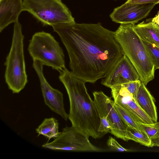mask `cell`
Returning a JSON list of instances; mask_svg holds the SVG:
<instances>
[{
  "label": "cell",
  "mask_w": 159,
  "mask_h": 159,
  "mask_svg": "<svg viewBox=\"0 0 159 159\" xmlns=\"http://www.w3.org/2000/svg\"><path fill=\"white\" fill-rule=\"evenodd\" d=\"M108 147L115 151L124 152L128 151L129 150L122 146L117 141L111 137H109L107 142Z\"/></svg>",
  "instance_id": "obj_23"
},
{
  "label": "cell",
  "mask_w": 159,
  "mask_h": 159,
  "mask_svg": "<svg viewBox=\"0 0 159 159\" xmlns=\"http://www.w3.org/2000/svg\"><path fill=\"white\" fill-rule=\"evenodd\" d=\"M114 106L121 118L128 126L138 130H144L140 125L139 122L133 115L115 103Z\"/></svg>",
  "instance_id": "obj_19"
},
{
  "label": "cell",
  "mask_w": 159,
  "mask_h": 159,
  "mask_svg": "<svg viewBox=\"0 0 159 159\" xmlns=\"http://www.w3.org/2000/svg\"><path fill=\"white\" fill-rule=\"evenodd\" d=\"M151 21L154 22L159 27V11L155 16L152 18Z\"/></svg>",
  "instance_id": "obj_25"
},
{
  "label": "cell",
  "mask_w": 159,
  "mask_h": 159,
  "mask_svg": "<svg viewBox=\"0 0 159 159\" xmlns=\"http://www.w3.org/2000/svg\"><path fill=\"white\" fill-rule=\"evenodd\" d=\"M93 94L100 117L106 116L110 123L111 134L117 138L128 141V126L116 110L114 101L101 91H94Z\"/></svg>",
  "instance_id": "obj_8"
},
{
  "label": "cell",
  "mask_w": 159,
  "mask_h": 159,
  "mask_svg": "<svg viewBox=\"0 0 159 159\" xmlns=\"http://www.w3.org/2000/svg\"><path fill=\"white\" fill-rule=\"evenodd\" d=\"M139 124L151 140L153 146L159 147V121L150 124Z\"/></svg>",
  "instance_id": "obj_18"
},
{
  "label": "cell",
  "mask_w": 159,
  "mask_h": 159,
  "mask_svg": "<svg viewBox=\"0 0 159 159\" xmlns=\"http://www.w3.org/2000/svg\"><path fill=\"white\" fill-rule=\"evenodd\" d=\"M155 5L151 3L134 4L126 2L115 8L110 17L113 21L116 23L135 24L147 17Z\"/></svg>",
  "instance_id": "obj_10"
},
{
  "label": "cell",
  "mask_w": 159,
  "mask_h": 159,
  "mask_svg": "<svg viewBox=\"0 0 159 159\" xmlns=\"http://www.w3.org/2000/svg\"><path fill=\"white\" fill-rule=\"evenodd\" d=\"M43 66L39 61L33 60V66L39 78L44 102L52 111L67 120L69 118V114L64 108L63 94L58 90L53 88L48 83L43 74Z\"/></svg>",
  "instance_id": "obj_9"
},
{
  "label": "cell",
  "mask_w": 159,
  "mask_h": 159,
  "mask_svg": "<svg viewBox=\"0 0 159 159\" xmlns=\"http://www.w3.org/2000/svg\"><path fill=\"white\" fill-rule=\"evenodd\" d=\"M140 80L137 70L125 54L108 75L102 80L101 83L111 88L114 86Z\"/></svg>",
  "instance_id": "obj_11"
},
{
  "label": "cell",
  "mask_w": 159,
  "mask_h": 159,
  "mask_svg": "<svg viewBox=\"0 0 159 159\" xmlns=\"http://www.w3.org/2000/svg\"><path fill=\"white\" fill-rule=\"evenodd\" d=\"M24 36L22 26L14 23L10 50L5 63V81L13 93H18L28 82L24 52Z\"/></svg>",
  "instance_id": "obj_4"
},
{
  "label": "cell",
  "mask_w": 159,
  "mask_h": 159,
  "mask_svg": "<svg viewBox=\"0 0 159 159\" xmlns=\"http://www.w3.org/2000/svg\"><path fill=\"white\" fill-rule=\"evenodd\" d=\"M111 126L110 123L106 116L100 117V122L98 131L105 134L110 132Z\"/></svg>",
  "instance_id": "obj_22"
},
{
  "label": "cell",
  "mask_w": 159,
  "mask_h": 159,
  "mask_svg": "<svg viewBox=\"0 0 159 159\" xmlns=\"http://www.w3.org/2000/svg\"><path fill=\"white\" fill-rule=\"evenodd\" d=\"M89 136L72 125L66 127L52 142L43 144L42 147L57 151L101 152L105 151L92 144Z\"/></svg>",
  "instance_id": "obj_7"
},
{
  "label": "cell",
  "mask_w": 159,
  "mask_h": 159,
  "mask_svg": "<svg viewBox=\"0 0 159 159\" xmlns=\"http://www.w3.org/2000/svg\"><path fill=\"white\" fill-rule=\"evenodd\" d=\"M111 89L112 97L116 104L133 115L139 122L146 124L153 123L123 84L115 85Z\"/></svg>",
  "instance_id": "obj_12"
},
{
  "label": "cell",
  "mask_w": 159,
  "mask_h": 159,
  "mask_svg": "<svg viewBox=\"0 0 159 159\" xmlns=\"http://www.w3.org/2000/svg\"><path fill=\"white\" fill-rule=\"evenodd\" d=\"M149 56L155 69H159V46L143 40Z\"/></svg>",
  "instance_id": "obj_20"
},
{
  "label": "cell",
  "mask_w": 159,
  "mask_h": 159,
  "mask_svg": "<svg viewBox=\"0 0 159 159\" xmlns=\"http://www.w3.org/2000/svg\"><path fill=\"white\" fill-rule=\"evenodd\" d=\"M23 11L22 0L0 1V31L10 24L18 21L19 16Z\"/></svg>",
  "instance_id": "obj_13"
},
{
  "label": "cell",
  "mask_w": 159,
  "mask_h": 159,
  "mask_svg": "<svg viewBox=\"0 0 159 159\" xmlns=\"http://www.w3.org/2000/svg\"><path fill=\"white\" fill-rule=\"evenodd\" d=\"M141 82L140 80L123 84L131 94L136 102L138 89Z\"/></svg>",
  "instance_id": "obj_21"
},
{
  "label": "cell",
  "mask_w": 159,
  "mask_h": 159,
  "mask_svg": "<svg viewBox=\"0 0 159 159\" xmlns=\"http://www.w3.org/2000/svg\"><path fill=\"white\" fill-rule=\"evenodd\" d=\"M127 2L139 4L151 3L155 5L159 3V0H127Z\"/></svg>",
  "instance_id": "obj_24"
},
{
  "label": "cell",
  "mask_w": 159,
  "mask_h": 159,
  "mask_svg": "<svg viewBox=\"0 0 159 159\" xmlns=\"http://www.w3.org/2000/svg\"><path fill=\"white\" fill-rule=\"evenodd\" d=\"M1 0H0V1H1Z\"/></svg>",
  "instance_id": "obj_26"
},
{
  "label": "cell",
  "mask_w": 159,
  "mask_h": 159,
  "mask_svg": "<svg viewBox=\"0 0 159 159\" xmlns=\"http://www.w3.org/2000/svg\"><path fill=\"white\" fill-rule=\"evenodd\" d=\"M28 50L33 60L51 67L59 72L66 68L63 50L59 43L50 33H35L29 41Z\"/></svg>",
  "instance_id": "obj_5"
},
{
  "label": "cell",
  "mask_w": 159,
  "mask_h": 159,
  "mask_svg": "<svg viewBox=\"0 0 159 159\" xmlns=\"http://www.w3.org/2000/svg\"><path fill=\"white\" fill-rule=\"evenodd\" d=\"M65 46L71 74L86 82L104 78L125 55L113 32L97 24L52 26Z\"/></svg>",
  "instance_id": "obj_1"
},
{
  "label": "cell",
  "mask_w": 159,
  "mask_h": 159,
  "mask_svg": "<svg viewBox=\"0 0 159 159\" xmlns=\"http://www.w3.org/2000/svg\"><path fill=\"white\" fill-rule=\"evenodd\" d=\"M129 140H132L148 147H153L152 142L144 130H139L128 126Z\"/></svg>",
  "instance_id": "obj_17"
},
{
  "label": "cell",
  "mask_w": 159,
  "mask_h": 159,
  "mask_svg": "<svg viewBox=\"0 0 159 159\" xmlns=\"http://www.w3.org/2000/svg\"><path fill=\"white\" fill-rule=\"evenodd\" d=\"M134 25L120 24L115 31V37L137 70L141 81L146 85L154 79L155 69L142 40L134 29Z\"/></svg>",
  "instance_id": "obj_3"
},
{
  "label": "cell",
  "mask_w": 159,
  "mask_h": 159,
  "mask_svg": "<svg viewBox=\"0 0 159 159\" xmlns=\"http://www.w3.org/2000/svg\"><path fill=\"white\" fill-rule=\"evenodd\" d=\"M134 28L142 40L159 46V27L154 22L143 21Z\"/></svg>",
  "instance_id": "obj_15"
},
{
  "label": "cell",
  "mask_w": 159,
  "mask_h": 159,
  "mask_svg": "<svg viewBox=\"0 0 159 159\" xmlns=\"http://www.w3.org/2000/svg\"><path fill=\"white\" fill-rule=\"evenodd\" d=\"M59 123L56 118L52 117L44 119L42 123L36 129V131L40 135H43L48 140L52 138L55 139L59 134Z\"/></svg>",
  "instance_id": "obj_16"
},
{
  "label": "cell",
  "mask_w": 159,
  "mask_h": 159,
  "mask_svg": "<svg viewBox=\"0 0 159 159\" xmlns=\"http://www.w3.org/2000/svg\"><path fill=\"white\" fill-rule=\"evenodd\" d=\"M23 10L44 25L75 23L70 11L61 0H23Z\"/></svg>",
  "instance_id": "obj_6"
},
{
  "label": "cell",
  "mask_w": 159,
  "mask_h": 159,
  "mask_svg": "<svg viewBox=\"0 0 159 159\" xmlns=\"http://www.w3.org/2000/svg\"></svg>",
  "instance_id": "obj_27"
},
{
  "label": "cell",
  "mask_w": 159,
  "mask_h": 159,
  "mask_svg": "<svg viewBox=\"0 0 159 159\" xmlns=\"http://www.w3.org/2000/svg\"><path fill=\"white\" fill-rule=\"evenodd\" d=\"M59 79L68 93L70 104L69 119L72 125L95 139L105 135L98 129L100 117L94 100L88 93L85 82L66 68L59 72Z\"/></svg>",
  "instance_id": "obj_2"
},
{
  "label": "cell",
  "mask_w": 159,
  "mask_h": 159,
  "mask_svg": "<svg viewBox=\"0 0 159 159\" xmlns=\"http://www.w3.org/2000/svg\"><path fill=\"white\" fill-rule=\"evenodd\" d=\"M154 100L146 85L141 82L136 96V102L153 122H155L157 121V115Z\"/></svg>",
  "instance_id": "obj_14"
}]
</instances>
